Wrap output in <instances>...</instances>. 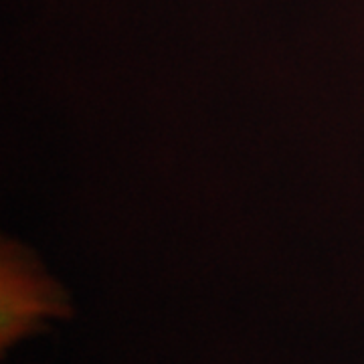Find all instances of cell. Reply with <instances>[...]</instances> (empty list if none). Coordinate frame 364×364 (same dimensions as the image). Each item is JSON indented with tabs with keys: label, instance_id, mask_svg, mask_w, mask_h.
Returning a JSON list of instances; mask_svg holds the SVG:
<instances>
[{
	"label": "cell",
	"instance_id": "cell-1",
	"mask_svg": "<svg viewBox=\"0 0 364 364\" xmlns=\"http://www.w3.org/2000/svg\"><path fill=\"white\" fill-rule=\"evenodd\" d=\"M57 289L23 253L4 249L2 261V334L11 340L37 318L57 310Z\"/></svg>",
	"mask_w": 364,
	"mask_h": 364
}]
</instances>
